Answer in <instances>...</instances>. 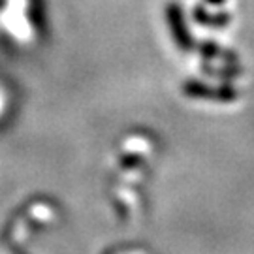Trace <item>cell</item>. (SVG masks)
Listing matches in <instances>:
<instances>
[{
  "label": "cell",
  "instance_id": "cell-1",
  "mask_svg": "<svg viewBox=\"0 0 254 254\" xmlns=\"http://www.w3.org/2000/svg\"><path fill=\"white\" fill-rule=\"evenodd\" d=\"M185 94L190 98H203V100H218V102H234L239 96L237 91L230 85H218L211 87L201 81L185 83Z\"/></svg>",
  "mask_w": 254,
  "mask_h": 254
},
{
  "label": "cell",
  "instance_id": "cell-2",
  "mask_svg": "<svg viewBox=\"0 0 254 254\" xmlns=\"http://www.w3.org/2000/svg\"><path fill=\"white\" fill-rule=\"evenodd\" d=\"M166 15H168V25L172 30V36L175 40V44L183 51H192L194 49V38L190 36L185 17H183V11L177 4H170L166 9Z\"/></svg>",
  "mask_w": 254,
  "mask_h": 254
},
{
  "label": "cell",
  "instance_id": "cell-3",
  "mask_svg": "<svg viewBox=\"0 0 254 254\" xmlns=\"http://www.w3.org/2000/svg\"><path fill=\"white\" fill-rule=\"evenodd\" d=\"M194 19H196L200 25L215 27V28L226 27L228 23L232 21L230 13H226V11H217V13H213V11H207L203 6H196V8H194Z\"/></svg>",
  "mask_w": 254,
  "mask_h": 254
},
{
  "label": "cell",
  "instance_id": "cell-4",
  "mask_svg": "<svg viewBox=\"0 0 254 254\" xmlns=\"http://www.w3.org/2000/svg\"><path fill=\"white\" fill-rule=\"evenodd\" d=\"M28 17L38 32L46 30V15H44V4L42 0H28Z\"/></svg>",
  "mask_w": 254,
  "mask_h": 254
},
{
  "label": "cell",
  "instance_id": "cell-5",
  "mask_svg": "<svg viewBox=\"0 0 254 254\" xmlns=\"http://www.w3.org/2000/svg\"><path fill=\"white\" fill-rule=\"evenodd\" d=\"M198 49H200L201 57H203V59H207V61L215 59V57H220V55H224V49H220V47H218V44L211 42V40L201 42L200 46H198Z\"/></svg>",
  "mask_w": 254,
  "mask_h": 254
},
{
  "label": "cell",
  "instance_id": "cell-6",
  "mask_svg": "<svg viewBox=\"0 0 254 254\" xmlns=\"http://www.w3.org/2000/svg\"><path fill=\"white\" fill-rule=\"evenodd\" d=\"M137 162H141L139 156H127V158H123V166L125 168H134V166H137Z\"/></svg>",
  "mask_w": 254,
  "mask_h": 254
},
{
  "label": "cell",
  "instance_id": "cell-7",
  "mask_svg": "<svg viewBox=\"0 0 254 254\" xmlns=\"http://www.w3.org/2000/svg\"><path fill=\"white\" fill-rule=\"evenodd\" d=\"M205 2H207V4H213V6H222L226 0H205Z\"/></svg>",
  "mask_w": 254,
  "mask_h": 254
}]
</instances>
